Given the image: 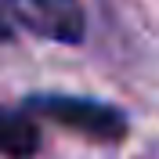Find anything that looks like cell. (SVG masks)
I'll use <instances>...</instances> for the list:
<instances>
[{"label":"cell","mask_w":159,"mask_h":159,"mask_svg":"<svg viewBox=\"0 0 159 159\" xmlns=\"http://www.w3.org/2000/svg\"><path fill=\"white\" fill-rule=\"evenodd\" d=\"M25 109L40 112V116L54 119L61 127L76 130L83 138L94 141H119L127 134V116L105 101L94 98H76V94H33L25 101Z\"/></svg>","instance_id":"1"},{"label":"cell","mask_w":159,"mask_h":159,"mask_svg":"<svg viewBox=\"0 0 159 159\" xmlns=\"http://www.w3.org/2000/svg\"><path fill=\"white\" fill-rule=\"evenodd\" d=\"M11 15L36 36L54 43H80L87 33V18L80 0H4Z\"/></svg>","instance_id":"2"},{"label":"cell","mask_w":159,"mask_h":159,"mask_svg":"<svg viewBox=\"0 0 159 159\" xmlns=\"http://www.w3.org/2000/svg\"><path fill=\"white\" fill-rule=\"evenodd\" d=\"M40 148V134L25 112H11L0 105V156L7 159H29Z\"/></svg>","instance_id":"3"},{"label":"cell","mask_w":159,"mask_h":159,"mask_svg":"<svg viewBox=\"0 0 159 159\" xmlns=\"http://www.w3.org/2000/svg\"><path fill=\"white\" fill-rule=\"evenodd\" d=\"M4 40H11V25L4 18H0V43H4Z\"/></svg>","instance_id":"4"}]
</instances>
